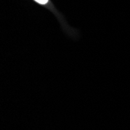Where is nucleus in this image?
<instances>
[{
    "label": "nucleus",
    "instance_id": "nucleus-1",
    "mask_svg": "<svg viewBox=\"0 0 130 130\" xmlns=\"http://www.w3.org/2000/svg\"><path fill=\"white\" fill-rule=\"evenodd\" d=\"M35 2H37L39 4H41V5H45L48 2V0H34Z\"/></svg>",
    "mask_w": 130,
    "mask_h": 130
}]
</instances>
